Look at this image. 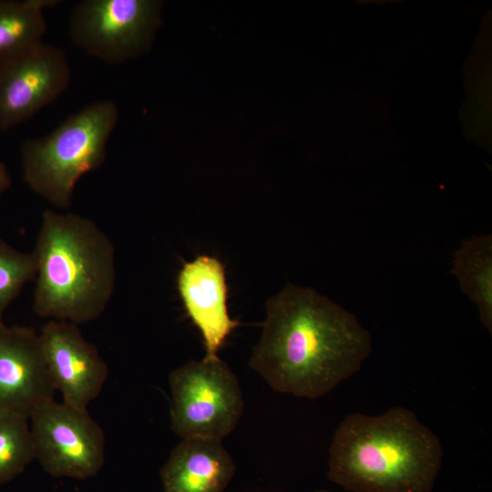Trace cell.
<instances>
[{"label":"cell","mask_w":492,"mask_h":492,"mask_svg":"<svg viewBox=\"0 0 492 492\" xmlns=\"http://www.w3.org/2000/svg\"><path fill=\"white\" fill-rule=\"evenodd\" d=\"M313 492H331V491H328V490H325V489H317Z\"/></svg>","instance_id":"ac0fdd59"},{"label":"cell","mask_w":492,"mask_h":492,"mask_svg":"<svg viewBox=\"0 0 492 492\" xmlns=\"http://www.w3.org/2000/svg\"><path fill=\"white\" fill-rule=\"evenodd\" d=\"M177 288L187 315L201 334L205 356H218L227 337L239 325L229 314L223 263L212 256H197L180 269Z\"/></svg>","instance_id":"8fae6325"},{"label":"cell","mask_w":492,"mask_h":492,"mask_svg":"<svg viewBox=\"0 0 492 492\" xmlns=\"http://www.w3.org/2000/svg\"><path fill=\"white\" fill-rule=\"evenodd\" d=\"M265 308L249 365L276 392L316 399L358 372L372 352L357 318L312 288L288 283Z\"/></svg>","instance_id":"6da1fadb"},{"label":"cell","mask_w":492,"mask_h":492,"mask_svg":"<svg viewBox=\"0 0 492 492\" xmlns=\"http://www.w3.org/2000/svg\"><path fill=\"white\" fill-rule=\"evenodd\" d=\"M46 367L62 402L87 409L100 394L108 368L77 324L51 320L39 333Z\"/></svg>","instance_id":"30bf717a"},{"label":"cell","mask_w":492,"mask_h":492,"mask_svg":"<svg viewBox=\"0 0 492 492\" xmlns=\"http://www.w3.org/2000/svg\"><path fill=\"white\" fill-rule=\"evenodd\" d=\"M161 5L156 0H82L71 11L69 36L88 56L120 64L149 49Z\"/></svg>","instance_id":"8992f818"},{"label":"cell","mask_w":492,"mask_h":492,"mask_svg":"<svg viewBox=\"0 0 492 492\" xmlns=\"http://www.w3.org/2000/svg\"><path fill=\"white\" fill-rule=\"evenodd\" d=\"M55 392L39 333L0 323V415L30 419Z\"/></svg>","instance_id":"9c48e42d"},{"label":"cell","mask_w":492,"mask_h":492,"mask_svg":"<svg viewBox=\"0 0 492 492\" xmlns=\"http://www.w3.org/2000/svg\"><path fill=\"white\" fill-rule=\"evenodd\" d=\"M11 177L5 164L0 159V194L11 186Z\"/></svg>","instance_id":"e0dca14e"},{"label":"cell","mask_w":492,"mask_h":492,"mask_svg":"<svg viewBox=\"0 0 492 492\" xmlns=\"http://www.w3.org/2000/svg\"><path fill=\"white\" fill-rule=\"evenodd\" d=\"M33 253L35 313L75 324L101 315L115 290L116 267L115 247L97 224L46 210Z\"/></svg>","instance_id":"3957f363"},{"label":"cell","mask_w":492,"mask_h":492,"mask_svg":"<svg viewBox=\"0 0 492 492\" xmlns=\"http://www.w3.org/2000/svg\"><path fill=\"white\" fill-rule=\"evenodd\" d=\"M170 427L183 439L221 440L237 426L244 401L236 374L219 356L191 360L169 377Z\"/></svg>","instance_id":"5b68a950"},{"label":"cell","mask_w":492,"mask_h":492,"mask_svg":"<svg viewBox=\"0 0 492 492\" xmlns=\"http://www.w3.org/2000/svg\"><path fill=\"white\" fill-rule=\"evenodd\" d=\"M36 275L34 253L20 251L0 237V323L8 306Z\"/></svg>","instance_id":"2e32d148"},{"label":"cell","mask_w":492,"mask_h":492,"mask_svg":"<svg viewBox=\"0 0 492 492\" xmlns=\"http://www.w3.org/2000/svg\"><path fill=\"white\" fill-rule=\"evenodd\" d=\"M56 0H0V58L42 41L44 11Z\"/></svg>","instance_id":"5bb4252c"},{"label":"cell","mask_w":492,"mask_h":492,"mask_svg":"<svg viewBox=\"0 0 492 492\" xmlns=\"http://www.w3.org/2000/svg\"><path fill=\"white\" fill-rule=\"evenodd\" d=\"M30 420L36 459L47 474L85 480L100 471L106 438L87 409L52 400Z\"/></svg>","instance_id":"52a82bcc"},{"label":"cell","mask_w":492,"mask_h":492,"mask_svg":"<svg viewBox=\"0 0 492 492\" xmlns=\"http://www.w3.org/2000/svg\"><path fill=\"white\" fill-rule=\"evenodd\" d=\"M70 79L64 50L43 41L0 58V129L27 120L55 101Z\"/></svg>","instance_id":"ba28073f"},{"label":"cell","mask_w":492,"mask_h":492,"mask_svg":"<svg viewBox=\"0 0 492 492\" xmlns=\"http://www.w3.org/2000/svg\"><path fill=\"white\" fill-rule=\"evenodd\" d=\"M118 120L114 102L97 101L49 134L25 141L20 149L24 182L53 207L68 208L80 178L106 160Z\"/></svg>","instance_id":"277c9868"},{"label":"cell","mask_w":492,"mask_h":492,"mask_svg":"<svg viewBox=\"0 0 492 492\" xmlns=\"http://www.w3.org/2000/svg\"><path fill=\"white\" fill-rule=\"evenodd\" d=\"M442 458L439 438L411 410L353 413L334 432L327 477L349 492H431Z\"/></svg>","instance_id":"7a4b0ae2"},{"label":"cell","mask_w":492,"mask_h":492,"mask_svg":"<svg viewBox=\"0 0 492 492\" xmlns=\"http://www.w3.org/2000/svg\"><path fill=\"white\" fill-rule=\"evenodd\" d=\"M34 459L28 419L0 415V485L20 475Z\"/></svg>","instance_id":"9a60e30c"},{"label":"cell","mask_w":492,"mask_h":492,"mask_svg":"<svg viewBox=\"0 0 492 492\" xmlns=\"http://www.w3.org/2000/svg\"><path fill=\"white\" fill-rule=\"evenodd\" d=\"M236 465L221 440L183 439L160 469L164 492H223Z\"/></svg>","instance_id":"7c38bea8"},{"label":"cell","mask_w":492,"mask_h":492,"mask_svg":"<svg viewBox=\"0 0 492 492\" xmlns=\"http://www.w3.org/2000/svg\"><path fill=\"white\" fill-rule=\"evenodd\" d=\"M452 273L461 291L477 305L479 319L492 333V236L465 240L456 251Z\"/></svg>","instance_id":"4fadbf2b"}]
</instances>
